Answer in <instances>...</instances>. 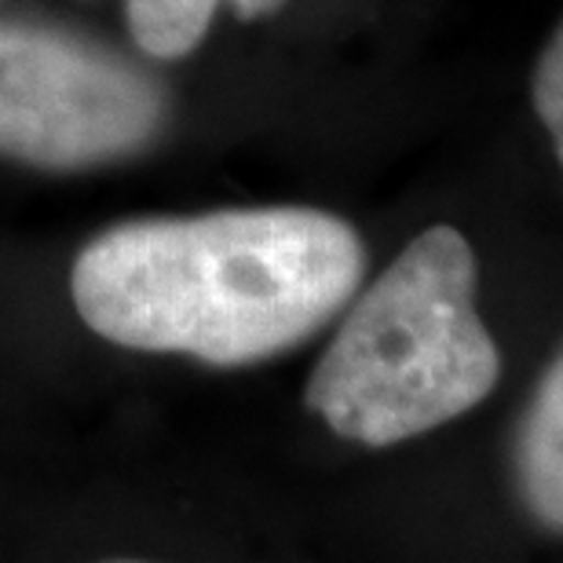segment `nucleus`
I'll return each mask as SVG.
<instances>
[{
  "instance_id": "obj_1",
  "label": "nucleus",
  "mask_w": 563,
  "mask_h": 563,
  "mask_svg": "<svg viewBox=\"0 0 563 563\" xmlns=\"http://www.w3.org/2000/svg\"><path fill=\"white\" fill-rule=\"evenodd\" d=\"M363 275L352 223L275 206L110 228L70 289L88 330L121 347L250 366L322 330Z\"/></svg>"
},
{
  "instance_id": "obj_2",
  "label": "nucleus",
  "mask_w": 563,
  "mask_h": 563,
  "mask_svg": "<svg viewBox=\"0 0 563 563\" xmlns=\"http://www.w3.org/2000/svg\"><path fill=\"white\" fill-rule=\"evenodd\" d=\"M476 256L450 223L421 231L369 286L325 347L308 407L336 435L391 446L479 407L498 344L476 311Z\"/></svg>"
},
{
  "instance_id": "obj_3",
  "label": "nucleus",
  "mask_w": 563,
  "mask_h": 563,
  "mask_svg": "<svg viewBox=\"0 0 563 563\" xmlns=\"http://www.w3.org/2000/svg\"><path fill=\"white\" fill-rule=\"evenodd\" d=\"M165 121L151 74L70 30L0 22V154L85 168L143 151Z\"/></svg>"
},
{
  "instance_id": "obj_4",
  "label": "nucleus",
  "mask_w": 563,
  "mask_h": 563,
  "mask_svg": "<svg viewBox=\"0 0 563 563\" xmlns=\"http://www.w3.org/2000/svg\"><path fill=\"white\" fill-rule=\"evenodd\" d=\"M520 483L531 512L549 531L563 527V366L545 369L520 439Z\"/></svg>"
},
{
  "instance_id": "obj_5",
  "label": "nucleus",
  "mask_w": 563,
  "mask_h": 563,
  "mask_svg": "<svg viewBox=\"0 0 563 563\" xmlns=\"http://www.w3.org/2000/svg\"><path fill=\"white\" fill-rule=\"evenodd\" d=\"M220 0H125L129 33L154 59L195 52L212 26Z\"/></svg>"
},
{
  "instance_id": "obj_6",
  "label": "nucleus",
  "mask_w": 563,
  "mask_h": 563,
  "mask_svg": "<svg viewBox=\"0 0 563 563\" xmlns=\"http://www.w3.org/2000/svg\"><path fill=\"white\" fill-rule=\"evenodd\" d=\"M534 103H538V118H542V125L553 132V143H556V154H560L563 151V44H560V33L545 48L542 66H538Z\"/></svg>"
},
{
  "instance_id": "obj_7",
  "label": "nucleus",
  "mask_w": 563,
  "mask_h": 563,
  "mask_svg": "<svg viewBox=\"0 0 563 563\" xmlns=\"http://www.w3.org/2000/svg\"><path fill=\"white\" fill-rule=\"evenodd\" d=\"M228 4L239 11L242 19H256V15H272L286 0H228Z\"/></svg>"
}]
</instances>
